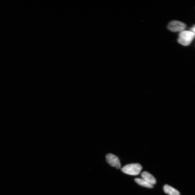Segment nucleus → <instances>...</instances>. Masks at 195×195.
<instances>
[{"label":"nucleus","mask_w":195,"mask_h":195,"mask_svg":"<svg viewBox=\"0 0 195 195\" xmlns=\"http://www.w3.org/2000/svg\"><path fill=\"white\" fill-rule=\"evenodd\" d=\"M195 34L191 31L184 30L180 32L177 41L178 43L184 46H187L191 44L194 38Z\"/></svg>","instance_id":"obj_1"},{"label":"nucleus","mask_w":195,"mask_h":195,"mask_svg":"<svg viewBox=\"0 0 195 195\" xmlns=\"http://www.w3.org/2000/svg\"><path fill=\"white\" fill-rule=\"evenodd\" d=\"M142 167L138 163L128 164L123 167L121 170L123 173L131 175H137L142 170Z\"/></svg>","instance_id":"obj_2"},{"label":"nucleus","mask_w":195,"mask_h":195,"mask_svg":"<svg viewBox=\"0 0 195 195\" xmlns=\"http://www.w3.org/2000/svg\"><path fill=\"white\" fill-rule=\"evenodd\" d=\"M168 29L172 32H182L186 28L184 23L178 21H172L169 23Z\"/></svg>","instance_id":"obj_3"},{"label":"nucleus","mask_w":195,"mask_h":195,"mask_svg":"<svg viewBox=\"0 0 195 195\" xmlns=\"http://www.w3.org/2000/svg\"><path fill=\"white\" fill-rule=\"evenodd\" d=\"M107 162L110 165L117 169H119L121 167L120 161L118 157L112 154H109L106 156Z\"/></svg>","instance_id":"obj_4"},{"label":"nucleus","mask_w":195,"mask_h":195,"mask_svg":"<svg viewBox=\"0 0 195 195\" xmlns=\"http://www.w3.org/2000/svg\"><path fill=\"white\" fill-rule=\"evenodd\" d=\"M141 176L142 179L152 185L156 184L157 181L153 176L146 171L142 173Z\"/></svg>","instance_id":"obj_5"},{"label":"nucleus","mask_w":195,"mask_h":195,"mask_svg":"<svg viewBox=\"0 0 195 195\" xmlns=\"http://www.w3.org/2000/svg\"><path fill=\"white\" fill-rule=\"evenodd\" d=\"M164 192L170 195H180V192L174 188L173 187L169 186L168 185H165L163 187Z\"/></svg>","instance_id":"obj_6"},{"label":"nucleus","mask_w":195,"mask_h":195,"mask_svg":"<svg viewBox=\"0 0 195 195\" xmlns=\"http://www.w3.org/2000/svg\"><path fill=\"white\" fill-rule=\"evenodd\" d=\"M135 180L136 183L141 186L149 188H152L153 187V185L146 181L142 178H135Z\"/></svg>","instance_id":"obj_7"},{"label":"nucleus","mask_w":195,"mask_h":195,"mask_svg":"<svg viewBox=\"0 0 195 195\" xmlns=\"http://www.w3.org/2000/svg\"><path fill=\"white\" fill-rule=\"evenodd\" d=\"M191 30H192V32H193L195 34V25H194L193 27H192Z\"/></svg>","instance_id":"obj_8"}]
</instances>
